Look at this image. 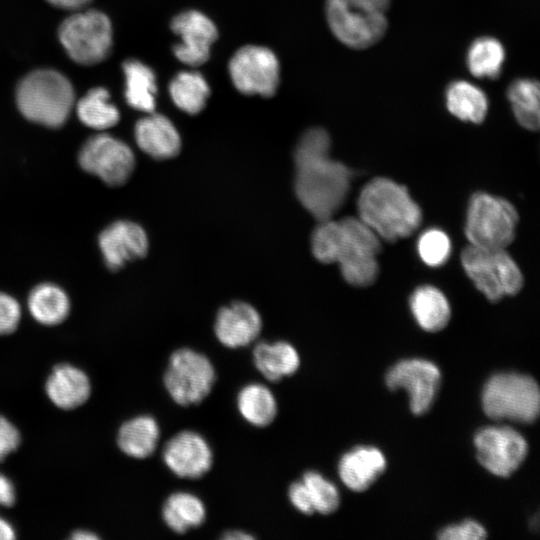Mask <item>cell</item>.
<instances>
[{"instance_id": "obj_3", "label": "cell", "mask_w": 540, "mask_h": 540, "mask_svg": "<svg viewBox=\"0 0 540 540\" xmlns=\"http://www.w3.org/2000/svg\"><path fill=\"white\" fill-rule=\"evenodd\" d=\"M359 218L380 238L394 242L414 233L422 220L418 204L406 187L388 178H375L361 190Z\"/></svg>"}, {"instance_id": "obj_20", "label": "cell", "mask_w": 540, "mask_h": 540, "mask_svg": "<svg viewBox=\"0 0 540 540\" xmlns=\"http://www.w3.org/2000/svg\"><path fill=\"white\" fill-rule=\"evenodd\" d=\"M45 392L56 407L73 410L89 399L91 383L83 370L63 363L56 365L48 376Z\"/></svg>"}, {"instance_id": "obj_30", "label": "cell", "mask_w": 540, "mask_h": 540, "mask_svg": "<svg viewBox=\"0 0 540 540\" xmlns=\"http://www.w3.org/2000/svg\"><path fill=\"white\" fill-rule=\"evenodd\" d=\"M168 92L175 106L187 114L201 112L210 95V87L197 71H181L169 83Z\"/></svg>"}, {"instance_id": "obj_40", "label": "cell", "mask_w": 540, "mask_h": 540, "mask_svg": "<svg viewBox=\"0 0 540 540\" xmlns=\"http://www.w3.org/2000/svg\"><path fill=\"white\" fill-rule=\"evenodd\" d=\"M16 501V491L11 480L0 473V506L10 507Z\"/></svg>"}, {"instance_id": "obj_5", "label": "cell", "mask_w": 540, "mask_h": 540, "mask_svg": "<svg viewBox=\"0 0 540 540\" xmlns=\"http://www.w3.org/2000/svg\"><path fill=\"white\" fill-rule=\"evenodd\" d=\"M390 0H326L325 16L334 36L354 49L377 43L387 29Z\"/></svg>"}, {"instance_id": "obj_26", "label": "cell", "mask_w": 540, "mask_h": 540, "mask_svg": "<svg viewBox=\"0 0 540 540\" xmlns=\"http://www.w3.org/2000/svg\"><path fill=\"white\" fill-rule=\"evenodd\" d=\"M125 99L136 110L151 113L156 106L157 82L154 71L143 62L129 59L123 63Z\"/></svg>"}, {"instance_id": "obj_24", "label": "cell", "mask_w": 540, "mask_h": 540, "mask_svg": "<svg viewBox=\"0 0 540 540\" xmlns=\"http://www.w3.org/2000/svg\"><path fill=\"white\" fill-rule=\"evenodd\" d=\"M206 515L204 502L197 495L186 491L169 494L161 508L164 524L176 534L200 527Z\"/></svg>"}, {"instance_id": "obj_35", "label": "cell", "mask_w": 540, "mask_h": 540, "mask_svg": "<svg viewBox=\"0 0 540 540\" xmlns=\"http://www.w3.org/2000/svg\"><path fill=\"white\" fill-rule=\"evenodd\" d=\"M417 250L421 260L431 267L444 264L451 253V242L448 236L439 229H429L421 234L417 242Z\"/></svg>"}, {"instance_id": "obj_32", "label": "cell", "mask_w": 540, "mask_h": 540, "mask_svg": "<svg viewBox=\"0 0 540 540\" xmlns=\"http://www.w3.org/2000/svg\"><path fill=\"white\" fill-rule=\"evenodd\" d=\"M505 60L503 45L494 37L482 36L469 46L466 56L469 71L478 78H497Z\"/></svg>"}, {"instance_id": "obj_44", "label": "cell", "mask_w": 540, "mask_h": 540, "mask_svg": "<svg viewBox=\"0 0 540 540\" xmlns=\"http://www.w3.org/2000/svg\"><path fill=\"white\" fill-rule=\"evenodd\" d=\"M99 537L88 530H77L72 533L71 539L73 540H96Z\"/></svg>"}, {"instance_id": "obj_37", "label": "cell", "mask_w": 540, "mask_h": 540, "mask_svg": "<svg viewBox=\"0 0 540 540\" xmlns=\"http://www.w3.org/2000/svg\"><path fill=\"white\" fill-rule=\"evenodd\" d=\"M441 540H481L486 538V530L478 522L466 520L457 525H451L440 531Z\"/></svg>"}, {"instance_id": "obj_4", "label": "cell", "mask_w": 540, "mask_h": 540, "mask_svg": "<svg viewBox=\"0 0 540 540\" xmlns=\"http://www.w3.org/2000/svg\"><path fill=\"white\" fill-rule=\"evenodd\" d=\"M74 102L72 84L63 74L52 69L29 73L16 90V103L21 114L29 121L48 128L64 125Z\"/></svg>"}, {"instance_id": "obj_18", "label": "cell", "mask_w": 540, "mask_h": 540, "mask_svg": "<svg viewBox=\"0 0 540 540\" xmlns=\"http://www.w3.org/2000/svg\"><path fill=\"white\" fill-rule=\"evenodd\" d=\"M261 329L259 312L245 302H234L219 309L214 323L217 340L231 349L249 346L258 338Z\"/></svg>"}, {"instance_id": "obj_10", "label": "cell", "mask_w": 540, "mask_h": 540, "mask_svg": "<svg viewBox=\"0 0 540 540\" xmlns=\"http://www.w3.org/2000/svg\"><path fill=\"white\" fill-rule=\"evenodd\" d=\"M59 39L74 62L95 65L105 60L111 52L112 25L109 18L100 11L78 12L62 22Z\"/></svg>"}, {"instance_id": "obj_13", "label": "cell", "mask_w": 540, "mask_h": 540, "mask_svg": "<svg viewBox=\"0 0 540 540\" xmlns=\"http://www.w3.org/2000/svg\"><path fill=\"white\" fill-rule=\"evenodd\" d=\"M477 458L489 472L509 477L524 461L528 446L524 437L507 426L479 430L474 437Z\"/></svg>"}, {"instance_id": "obj_8", "label": "cell", "mask_w": 540, "mask_h": 540, "mask_svg": "<svg viewBox=\"0 0 540 540\" xmlns=\"http://www.w3.org/2000/svg\"><path fill=\"white\" fill-rule=\"evenodd\" d=\"M461 263L477 289L491 302L517 294L523 286L522 273L505 249L467 246Z\"/></svg>"}, {"instance_id": "obj_34", "label": "cell", "mask_w": 540, "mask_h": 540, "mask_svg": "<svg viewBox=\"0 0 540 540\" xmlns=\"http://www.w3.org/2000/svg\"><path fill=\"white\" fill-rule=\"evenodd\" d=\"M301 480L305 484L315 512L328 515L337 510L340 495L337 487L316 471H306Z\"/></svg>"}, {"instance_id": "obj_11", "label": "cell", "mask_w": 540, "mask_h": 540, "mask_svg": "<svg viewBox=\"0 0 540 540\" xmlns=\"http://www.w3.org/2000/svg\"><path fill=\"white\" fill-rule=\"evenodd\" d=\"M234 87L245 95L273 96L280 79L279 61L264 46L246 45L238 49L228 63Z\"/></svg>"}, {"instance_id": "obj_15", "label": "cell", "mask_w": 540, "mask_h": 540, "mask_svg": "<svg viewBox=\"0 0 540 540\" xmlns=\"http://www.w3.org/2000/svg\"><path fill=\"white\" fill-rule=\"evenodd\" d=\"M170 28L180 39L172 48L180 62L197 67L208 61L218 37L217 27L209 17L197 10H185L172 18Z\"/></svg>"}, {"instance_id": "obj_43", "label": "cell", "mask_w": 540, "mask_h": 540, "mask_svg": "<svg viewBox=\"0 0 540 540\" xmlns=\"http://www.w3.org/2000/svg\"><path fill=\"white\" fill-rule=\"evenodd\" d=\"M221 538L225 540H248L254 539L255 537L246 531L233 529L224 532Z\"/></svg>"}, {"instance_id": "obj_41", "label": "cell", "mask_w": 540, "mask_h": 540, "mask_svg": "<svg viewBox=\"0 0 540 540\" xmlns=\"http://www.w3.org/2000/svg\"><path fill=\"white\" fill-rule=\"evenodd\" d=\"M51 5L67 10H79L89 4L92 0H46Z\"/></svg>"}, {"instance_id": "obj_12", "label": "cell", "mask_w": 540, "mask_h": 540, "mask_svg": "<svg viewBox=\"0 0 540 540\" xmlns=\"http://www.w3.org/2000/svg\"><path fill=\"white\" fill-rule=\"evenodd\" d=\"M78 162L84 171L109 186L126 183L135 167L131 148L120 139L104 133L90 137L83 144Z\"/></svg>"}, {"instance_id": "obj_14", "label": "cell", "mask_w": 540, "mask_h": 540, "mask_svg": "<svg viewBox=\"0 0 540 540\" xmlns=\"http://www.w3.org/2000/svg\"><path fill=\"white\" fill-rule=\"evenodd\" d=\"M438 367L423 359H406L396 363L386 374V384L392 389H405L411 411L422 415L431 407L440 383Z\"/></svg>"}, {"instance_id": "obj_1", "label": "cell", "mask_w": 540, "mask_h": 540, "mask_svg": "<svg viewBox=\"0 0 540 540\" xmlns=\"http://www.w3.org/2000/svg\"><path fill=\"white\" fill-rule=\"evenodd\" d=\"M330 137L322 128L302 134L294 152L295 193L318 221L330 219L343 206L354 172L329 155Z\"/></svg>"}, {"instance_id": "obj_19", "label": "cell", "mask_w": 540, "mask_h": 540, "mask_svg": "<svg viewBox=\"0 0 540 540\" xmlns=\"http://www.w3.org/2000/svg\"><path fill=\"white\" fill-rule=\"evenodd\" d=\"M138 147L152 158L175 157L181 149V138L173 122L165 115L148 113L134 127Z\"/></svg>"}, {"instance_id": "obj_36", "label": "cell", "mask_w": 540, "mask_h": 540, "mask_svg": "<svg viewBox=\"0 0 540 540\" xmlns=\"http://www.w3.org/2000/svg\"><path fill=\"white\" fill-rule=\"evenodd\" d=\"M21 319V307L12 296L0 292V335L13 333Z\"/></svg>"}, {"instance_id": "obj_7", "label": "cell", "mask_w": 540, "mask_h": 540, "mask_svg": "<svg viewBox=\"0 0 540 540\" xmlns=\"http://www.w3.org/2000/svg\"><path fill=\"white\" fill-rule=\"evenodd\" d=\"M517 222V211L510 202L478 192L469 201L465 235L470 245L506 249L515 237Z\"/></svg>"}, {"instance_id": "obj_6", "label": "cell", "mask_w": 540, "mask_h": 540, "mask_svg": "<svg viewBox=\"0 0 540 540\" xmlns=\"http://www.w3.org/2000/svg\"><path fill=\"white\" fill-rule=\"evenodd\" d=\"M482 406L486 415L492 419L531 423L539 414L538 384L527 375L496 374L484 386Z\"/></svg>"}, {"instance_id": "obj_33", "label": "cell", "mask_w": 540, "mask_h": 540, "mask_svg": "<svg viewBox=\"0 0 540 540\" xmlns=\"http://www.w3.org/2000/svg\"><path fill=\"white\" fill-rule=\"evenodd\" d=\"M517 122L528 130L539 127V84L532 79H517L507 90Z\"/></svg>"}, {"instance_id": "obj_22", "label": "cell", "mask_w": 540, "mask_h": 540, "mask_svg": "<svg viewBox=\"0 0 540 540\" xmlns=\"http://www.w3.org/2000/svg\"><path fill=\"white\" fill-rule=\"evenodd\" d=\"M252 359L258 372L270 382H279L295 374L300 367V355L287 341L258 342L253 349Z\"/></svg>"}, {"instance_id": "obj_29", "label": "cell", "mask_w": 540, "mask_h": 540, "mask_svg": "<svg viewBox=\"0 0 540 540\" xmlns=\"http://www.w3.org/2000/svg\"><path fill=\"white\" fill-rule=\"evenodd\" d=\"M445 100L449 112L460 120L481 123L486 117L487 97L470 82L457 80L450 83L445 92Z\"/></svg>"}, {"instance_id": "obj_27", "label": "cell", "mask_w": 540, "mask_h": 540, "mask_svg": "<svg viewBox=\"0 0 540 540\" xmlns=\"http://www.w3.org/2000/svg\"><path fill=\"white\" fill-rule=\"evenodd\" d=\"M410 308L419 326L429 332L443 329L451 317L450 305L444 294L429 285L413 292Z\"/></svg>"}, {"instance_id": "obj_9", "label": "cell", "mask_w": 540, "mask_h": 540, "mask_svg": "<svg viewBox=\"0 0 540 540\" xmlns=\"http://www.w3.org/2000/svg\"><path fill=\"white\" fill-rule=\"evenodd\" d=\"M215 381L214 365L203 353L183 347L169 356L163 384L176 404L188 407L201 403L211 393Z\"/></svg>"}, {"instance_id": "obj_39", "label": "cell", "mask_w": 540, "mask_h": 540, "mask_svg": "<svg viewBox=\"0 0 540 540\" xmlns=\"http://www.w3.org/2000/svg\"><path fill=\"white\" fill-rule=\"evenodd\" d=\"M287 496L291 505L300 513L311 515L315 512L307 488L301 479L289 485Z\"/></svg>"}, {"instance_id": "obj_42", "label": "cell", "mask_w": 540, "mask_h": 540, "mask_svg": "<svg viewBox=\"0 0 540 540\" xmlns=\"http://www.w3.org/2000/svg\"><path fill=\"white\" fill-rule=\"evenodd\" d=\"M16 533L13 526L4 518L0 517V540H13Z\"/></svg>"}, {"instance_id": "obj_2", "label": "cell", "mask_w": 540, "mask_h": 540, "mask_svg": "<svg viewBox=\"0 0 540 540\" xmlns=\"http://www.w3.org/2000/svg\"><path fill=\"white\" fill-rule=\"evenodd\" d=\"M311 248L318 261L338 263L343 278L353 286H369L378 276L380 238L360 218L319 221Z\"/></svg>"}, {"instance_id": "obj_25", "label": "cell", "mask_w": 540, "mask_h": 540, "mask_svg": "<svg viewBox=\"0 0 540 540\" xmlns=\"http://www.w3.org/2000/svg\"><path fill=\"white\" fill-rule=\"evenodd\" d=\"M236 406L241 417L257 428L268 427L278 414L275 395L268 386L259 382L248 383L238 391Z\"/></svg>"}, {"instance_id": "obj_23", "label": "cell", "mask_w": 540, "mask_h": 540, "mask_svg": "<svg viewBox=\"0 0 540 540\" xmlns=\"http://www.w3.org/2000/svg\"><path fill=\"white\" fill-rule=\"evenodd\" d=\"M160 439V427L150 415H138L125 421L117 433V445L127 456L146 459L156 450Z\"/></svg>"}, {"instance_id": "obj_31", "label": "cell", "mask_w": 540, "mask_h": 540, "mask_svg": "<svg viewBox=\"0 0 540 540\" xmlns=\"http://www.w3.org/2000/svg\"><path fill=\"white\" fill-rule=\"evenodd\" d=\"M76 108L80 121L98 131L115 126L120 119L117 107L110 101L109 91L103 87L89 90Z\"/></svg>"}, {"instance_id": "obj_28", "label": "cell", "mask_w": 540, "mask_h": 540, "mask_svg": "<svg viewBox=\"0 0 540 540\" xmlns=\"http://www.w3.org/2000/svg\"><path fill=\"white\" fill-rule=\"evenodd\" d=\"M32 317L40 324L54 326L69 315L70 300L63 289L51 283L36 286L28 297Z\"/></svg>"}, {"instance_id": "obj_38", "label": "cell", "mask_w": 540, "mask_h": 540, "mask_svg": "<svg viewBox=\"0 0 540 540\" xmlns=\"http://www.w3.org/2000/svg\"><path fill=\"white\" fill-rule=\"evenodd\" d=\"M20 443L21 435L17 427L0 415V461L16 451Z\"/></svg>"}, {"instance_id": "obj_17", "label": "cell", "mask_w": 540, "mask_h": 540, "mask_svg": "<svg viewBox=\"0 0 540 540\" xmlns=\"http://www.w3.org/2000/svg\"><path fill=\"white\" fill-rule=\"evenodd\" d=\"M103 260L108 269L118 271L144 257L149 241L144 229L132 221L120 220L107 226L98 237Z\"/></svg>"}, {"instance_id": "obj_21", "label": "cell", "mask_w": 540, "mask_h": 540, "mask_svg": "<svg viewBox=\"0 0 540 540\" xmlns=\"http://www.w3.org/2000/svg\"><path fill=\"white\" fill-rule=\"evenodd\" d=\"M386 459L375 447H357L345 453L338 464V473L349 489L366 490L385 470Z\"/></svg>"}, {"instance_id": "obj_16", "label": "cell", "mask_w": 540, "mask_h": 540, "mask_svg": "<svg viewBox=\"0 0 540 540\" xmlns=\"http://www.w3.org/2000/svg\"><path fill=\"white\" fill-rule=\"evenodd\" d=\"M162 460L175 476L196 480L211 470L214 456L204 436L194 430H182L165 442Z\"/></svg>"}]
</instances>
